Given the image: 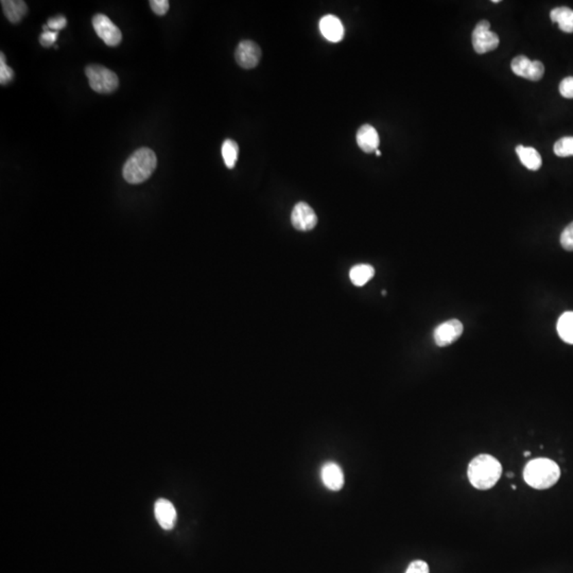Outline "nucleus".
Instances as JSON below:
<instances>
[{"mask_svg":"<svg viewBox=\"0 0 573 573\" xmlns=\"http://www.w3.org/2000/svg\"><path fill=\"white\" fill-rule=\"evenodd\" d=\"M502 466L489 455H480L472 459L468 466V479L474 487L486 491L494 487L500 479Z\"/></svg>","mask_w":573,"mask_h":573,"instance_id":"obj_1","label":"nucleus"},{"mask_svg":"<svg viewBox=\"0 0 573 573\" xmlns=\"http://www.w3.org/2000/svg\"><path fill=\"white\" fill-rule=\"evenodd\" d=\"M156 166L157 157L154 151L151 149L140 148L125 162L123 175L129 184H142L151 177Z\"/></svg>","mask_w":573,"mask_h":573,"instance_id":"obj_2","label":"nucleus"},{"mask_svg":"<svg viewBox=\"0 0 573 573\" xmlns=\"http://www.w3.org/2000/svg\"><path fill=\"white\" fill-rule=\"evenodd\" d=\"M561 478V468L555 461L538 458L530 461L524 467V479L531 487L547 489Z\"/></svg>","mask_w":573,"mask_h":573,"instance_id":"obj_3","label":"nucleus"},{"mask_svg":"<svg viewBox=\"0 0 573 573\" xmlns=\"http://www.w3.org/2000/svg\"><path fill=\"white\" fill-rule=\"evenodd\" d=\"M85 75L92 90L99 94H111L118 88L119 79L114 71L101 65H88Z\"/></svg>","mask_w":573,"mask_h":573,"instance_id":"obj_4","label":"nucleus"},{"mask_svg":"<svg viewBox=\"0 0 573 573\" xmlns=\"http://www.w3.org/2000/svg\"><path fill=\"white\" fill-rule=\"evenodd\" d=\"M499 36L491 31L489 21H481L476 24L472 31V46L474 51L479 55L493 51L499 46Z\"/></svg>","mask_w":573,"mask_h":573,"instance_id":"obj_5","label":"nucleus"},{"mask_svg":"<svg viewBox=\"0 0 573 573\" xmlns=\"http://www.w3.org/2000/svg\"><path fill=\"white\" fill-rule=\"evenodd\" d=\"M92 26L97 36L110 47H116L123 40L120 29L104 14H96L92 18Z\"/></svg>","mask_w":573,"mask_h":573,"instance_id":"obj_6","label":"nucleus"},{"mask_svg":"<svg viewBox=\"0 0 573 573\" xmlns=\"http://www.w3.org/2000/svg\"><path fill=\"white\" fill-rule=\"evenodd\" d=\"M511 68L516 76L530 81H539L545 73V66L539 61H531L526 55H518L511 64Z\"/></svg>","mask_w":573,"mask_h":573,"instance_id":"obj_7","label":"nucleus"},{"mask_svg":"<svg viewBox=\"0 0 573 573\" xmlns=\"http://www.w3.org/2000/svg\"><path fill=\"white\" fill-rule=\"evenodd\" d=\"M463 329V324L455 318L444 322L434 331V342L440 347L448 346L461 337Z\"/></svg>","mask_w":573,"mask_h":573,"instance_id":"obj_8","label":"nucleus"},{"mask_svg":"<svg viewBox=\"0 0 573 573\" xmlns=\"http://www.w3.org/2000/svg\"><path fill=\"white\" fill-rule=\"evenodd\" d=\"M235 59L242 68H255L262 59V49L252 40H242L235 52Z\"/></svg>","mask_w":573,"mask_h":573,"instance_id":"obj_9","label":"nucleus"},{"mask_svg":"<svg viewBox=\"0 0 573 573\" xmlns=\"http://www.w3.org/2000/svg\"><path fill=\"white\" fill-rule=\"evenodd\" d=\"M291 222L297 231H309L318 225V217L311 206L305 202H300L293 207Z\"/></svg>","mask_w":573,"mask_h":573,"instance_id":"obj_10","label":"nucleus"},{"mask_svg":"<svg viewBox=\"0 0 573 573\" xmlns=\"http://www.w3.org/2000/svg\"><path fill=\"white\" fill-rule=\"evenodd\" d=\"M320 30L322 36L329 42H341L344 38V27L335 15H326L320 21Z\"/></svg>","mask_w":573,"mask_h":573,"instance_id":"obj_11","label":"nucleus"},{"mask_svg":"<svg viewBox=\"0 0 573 573\" xmlns=\"http://www.w3.org/2000/svg\"><path fill=\"white\" fill-rule=\"evenodd\" d=\"M321 478L324 485L331 491H340L344 485V474L335 463L328 462L322 467Z\"/></svg>","mask_w":573,"mask_h":573,"instance_id":"obj_12","label":"nucleus"},{"mask_svg":"<svg viewBox=\"0 0 573 573\" xmlns=\"http://www.w3.org/2000/svg\"><path fill=\"white\" fill-rule=\"evenodd\" d=\"M156 520L162 528L171 530L177 522V511L175 505L166 499H160L154 505Z\"/></svg>","mask_w":573,"mask_h":573,"instance_id":"obj_13","label":"nucleus"},{"mask_svg":"<svg viewBox=\"0 0 573 573\" xmlns=\"http://www.w3.org/2000/svg\"><path fill=\"white\" fill-rule=\"evenodd\" d=\"M357 144L366 153H372L378 150L380 140L375 127L370 125H362L357 132Z\"/></svg>","mask_w":573,"mask_h":573,"instance_id":"obj_14","label":"nucleus"},{"mask_svg":"<svg viewBox=\"0 0 573 573\" xmlns=\"http://www.w3.org/2000/svg\"><path fill=\"white\" fill-rule=\"evenodd\" d=\"M550 18L559 25V29L566 34L573 32V10L567 7H559L552 10Z\"/></svg>","mask_w":573,"mask_h":573,"instance_id":"obj_15","label":"nucleus"},{"mask_svg":"<svg viewBox=\"0 0 573 573\" xmlns=\"http://www.w3.org/2000/svg\"><path fill=\"white\" fill-rule=\"evenodd\" d=\"M3 12L12 24H16L27 14L28 8L26 3L21 0H3L1 1Z\"/></svg>","mask_w":573,"mask_h":573,"instance_id":"obj_16","label":"nucleus"},{"mask_svg":"<svg viewBox=\"0 0 573 573\" xmlns=\"http://www.w3.org/2000/svg\"><path fill=\"white\" fill-rule=\"evenodd\" d=\"M516 153L518 154L522 165L528 169L536 171L542 167V164H543L542 156L538 153L536 149L531 148V147L517 146Z\"/></svg>","mask_w":573,"mask_h":573,"instance_id":"obj_17","label":"nucleus"},{"mask_svg":"<svg viewBox=\"0 0 573 573\" xmlns=\"http://www.w3.org/2000/svg\"><path fill=\"white\" fill-rule=\"evenodd\" d=\"M375 275V270L370 264H358L352 268L349 272V279L357 287L368 283Z\"/></svg>","mask_w":573,"mask_h":573,"instance_id":"obj_18","label":"nucleus"},{"mask_svg":"<svg viewBox=\"0 0 573 573\" xmlns=\"http://www.w3.org/2000/svg\"><path fill=\"white\" fill-rule=\"evenodd\" d=\"M557 333L564 342L573 344V311L564 312L559 316Z\"/></svg>","mask_w":573,"mask_h":573,"instance_id":"obj_19","label":"nucleus"},{"mask_svg":"<svg viewBox=\"0 0 573 573\" xmlns=\"http://www.w3.org/2000/svg\"><path fill=\"white\" fill-rule=\"evenodd\" d=\"M239 147L236 142L231 140H227L222 144V156L225 165L229 169H233L236 165L238 160Z\"/></svg>","mask_w":573,"mask_h":573,"instance_id":"obj_20","label":"nucleus"},{"mask_svg":"<svg viewBox=\"0 0 573 573\" xmlns=\"http://www.w3.org/2000/svg\"><path fill=\"white\" fill-rule=\"evenodd\" d=\"M555 153L559 157L573 156V137H563L555 144Z\"/></svg>","mask_w":573,"mask_h":573,"instance_id":"obj_21","label":"nucleus"},{"mask_svg":"<svg viewBox=\"0 0 573 573\" xmlns=\"http://www.w3.org/2000/svg\"><path fill=\"white\" fill-rule=\"evenodd\" d=\"M14 77V73L12 69L10 68L5 64V58L3 53L0 55V84L5 85L12 80Z\"/></svg>","mask_w":573,"mask_h":573,"instance_id":"obj_22","label":"nucleus"},{"mask_svg":"<svg viewBox=\"0 0 573 573\" xmlns=\"http://www.w3.org/2000/svg\"><path fill=\"white\" fill-rule=\"evenodd\" d=\"M561 244L566 251H573V222L566 227L561 235Z\"/></svg>","mask_w":573,"mask_h":573,"instance_id":"obj_23","label":"nucleus"},{"mask_svg":"<svg viewBox=\"0 0 573 573\" xmlns=\"http://www.w3.org/2000/svg\"><path fill=\"white\" fill-rule=\"evenodd\" d=\"M559 92L567 99H573V77H568L559 84Z\"/></svg>","mask_w":573,"mask_h":573,"instance_id":"obj_24","label":"nucleus"},{"mask_svg":"<svg viewBox=\"0 0 573 573\" xmlns=\"http://www.w3.org/2000/svg\"><path fill=\"white\" fill-rule=\"evenodd\" d=\"M151 9L156 15L163 16L169 10V1L168 0H151L150 1Z\"/></svg>","mask_w":573,"mask_h":573,"instance_id":"obj_25","label":"nucleus"},{"mask_svg":"<svg viewBox=\"0 0 573 573\" xmlns=\"http://www.w3.org/2000/svg\"><path fill=\"white\" fill-rule=\"evenodd\" d=\"M58 38V31H44L40 36V42L44 47H49L53 45Z\"/></svg>","mask_w":573,"mask_h":573,"instance_id":"obj_26","label":"nucleus"},{"mask_svg":"<svg viewBox=\"0 0 573 573\" xmlns=\"http://www.w3.org/2000/svg\"><path fill=\"white\" fill-rule=\"evenodd\" d=\"M406 573H429V566L424 561H414L409 565Z\"/></svg>","mask_w":573,"mask_h":573,"instance_id":"obj_27","label":"nucleus"},{"mask_svg":"<svg viewBox=\"0 0 573 573\" xmlns=\"http://www.w3.org/2000/svg\"><path fill=\"white\" fill-rule=\"evenodd\" d=\"M66 25L67 21L65 17L57 16L53 17V18H50L49 21H48L47 26L49 27V29H51V30L58 31V32H59V30H62V29L65 28Z\"/></svg>","mask_w":573,"mask_h":573,"instance_id":"obj_28","label":"nucleus"},{"mask_svg":"<svg viewBox=\"0 0 573 573\" xmlns=\"http://www.w3.org/2000/svg\"><path fill=\"white\" fill-rule=\"evenodd\" d=\"M507 478H513V476H514V474H513V472H509V474H507Z\"/></svg>","mask_w":573,"mask_h":573,"instance_id":"obj_29","label":"nucleus"},{"mask_svg":"<svg viewBox=\"0 0 573 573\" xmlns=\"http://www.w3.org/2000/svg\"><path fill=\"white\" fill-rule=\"evenodd\" d=\"M375 152H376V155H377V156L381 155V152H380V150H376Z\"/></svg>","mask_w":573,"mask_h":573,"instance_id":"obj_30","label":"nucleus"},{"mask_svg":"<svg viewBox=\"0 0 573 573\" xmlns=\"http://www.w3.org/2000/svg\"><path fill=\"white\" fill-rule=\"evenodd\" d=\"M531 455V453H529V451H526V453H524V457H529V455Z\"/></svg>","mask_w":573,"mask_h":573,"instance_id":"obj_31","label":"nucleus"},{"mask_svg":"<svg viewBox=\"0 0 573 573\" xmlns=\"http://www.w3.org/2000/svg\"><path fill=\"white\" fill-rule=\"evenodd\" d=\"M494 3H500V0H493Z\"/></svg>","mask_w":573,"mask_h":573,"instance_id":"obj_32","label":"nucleus"}]
</instances>
